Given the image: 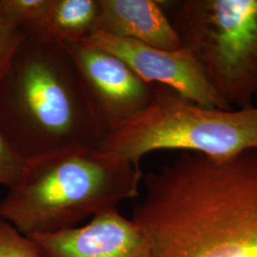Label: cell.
<instances>
[{
	"label": "cell",
	"mask_w": 257,
	"mask_h": 257,
	"mask_svg": "<svg viewBox=\"0 0 257 257\" xmlns=\"http://www.w3.org/2000/svg\"><path fill=\"white\" fill-rule=\"evenodd\" d=\"M143 182L132 219L151 257H257V150L222 160L183 153Z\"/></svg>",
	"instance_id": "6da1fadb"
},
{
	"label": "cell",
	"mask_w": 257,
	"mask_h": 257,
	"mask_svg": "<svg viewBox=\"0 0 257 257\" xmlns=\"http://www.w3.org/2000/svg\"><path fill=\"white\" fill-rule=\"evenodd\" d=\"M0 128L26 159L96 146L101 132L63 43L23 40L0 79Z\"/></svg>",
	"instance_id": "7a4b0ae2"
},
{
	"label": "cell",
	"mask_w": 257,
	"mask_h": 257,
	"mask_svg": "<svg viewBox=\"0 0 257 257\" xmlns=\"http://www.w3.org/2000/svg\"><path fill=\"white\" fill-rule=\"evenodd\" d=\"M143 177L127 159L96 146L30 158L18 183L0 200V218L26 236L73 229L138 197Z\"/></svg>",
	"instance_id": "3957f363"
},
{
	"label": "cell",
	"mask_w": 257,
	"mask_h": 257,
	"mask_svg": "<svg viewBox=\"0 0 257 257\" xmlns=\"http://www.w3.org/2000/svg\"><path fill=\"white\" fill-rule=\"evenodd\" d=\"M96 147L127 159L139 171L144 156L161 150L228 159L257 150V106L205 107L171 88L155 84L147 107L119 128L104 135Z\"/></svg>",
	"instance_id": "277c9868"
},
{
	"label": "cell",
	"mask_w": 257,
	"mask_h": 257,
	"mask_svg": "<svg viewBox=\"0 0 257 257\" xmlns=\"http://www.w3.org/2000/svg\"><path fill=\"white\" fill-rule=\"evenodd\" d=\"M171 22L229 109L255 106L257 0L172 2Z\"/></svg>",
	"instance_id": "5b68a950"
},
{
	"label": "cell",
	"mask_w": 257,
	"mask_h": 257,
	"mask_svg": "<svg viewBox=\"0 0 257 257\" xmlns=\"http://www.w3.org/2000/svg\"><path fill=\"white\" fill-rule=\"evenodd\" d=\"M101 138L144 110L155 84L140 78L119 57L87 41L65 42Z\"/></svg>",
	"instance_id": "8992f818"
},
{
	"label": "cell",
	"mask_w": 257,
	"mask_h": 257,
	"mask_svg": "<svg viewBox=\"0 0 257 257\" xmlns=\"http://www.w3.org/2000/svg\"><path fill=\"white\" fill-rule=\"evenodd\" d=\"M84 41L119 57L149 84L171 88L200 106L229 109L211 88L193 54L184 47L175 51L161 50L102 33L93 34Z\"/></svg>",
	"instance_id": "52a82bcc"
},
{
	"label": "cell",
	"mask_w": 257,
	"mask_h": 257,
	"mask_svg": "<svg viewBox=\"0 0 257 257\" xmlns=\"http://www.w3.org/2000/svg\"><path fill=\"white\" fill-rule=\"evenodd\" d=\"M28 237L46 257H151L143 230L117 209L96 214L82 227Z\"/></svg>",
	"instance_id": "ba28073f"
},
{
	"label": "cell",
	"mask_w": 257,
	"mask_h": 257,
	"mask_svg": "<svg viewBox=\"0 0 257 257\" xmlns=\"http://www.w3.org/2000/svg\"><path fill=\"white\" fill-rule=\"evenodd\" d=\"M96 33L136 40L161 50L175 51L182 47L166 15L164 1L99 0Z\"/></svg>",
	"instance_id": "9c48e42d"
},
{
	"label": "cell",
	"mask_w": 257,
	"mask_h": 257,
	"mask_svg": "<svg viewBox=\"0 0 257 257\" xmlns=\"http://www.w3.org/2000/svg\"><path fill=\"white\" fill-rule=\"evenodd\" d=\"M99 0H51L45 14L27 28V36L56 43L84 41L95 34Z\"/></svg>",
	"instance_id": "30bf717a"
},
{
	"label": "cell",
	"mask_w": 257,
	"mask_h": 257,
	"mask_svg": "<svg viewBox=\"0 0 257 257\" xmlns=\"http://www.w3.org/2000/svg\"><path fill=\"white\" fill-rule=\"evenodd\" d=\"M51 0H0V13L9 24L26 31L45 14Z\"/></svg>",
	"instance_id": "8fae6325"
},
{
	"label": "cell",
	"mask_w": 257,
	"mask_h": 257,
	"mask_svg": "<svg viewBox=\"0 0 257 257\" xmlns=\"http://www.w3.org/2000/svg\"><path fill=\"white\" fill-rule=\"evenodd\" d=\"M0 257H46L37 244L0 218Z\"/></svg>",
	"instance_id": "7c38bea8"
},
{
	"label": "cell",
	"mask_w": 257,
	"mask_h": 257,
	"mask_svg": "<svg viewBox=\"0 0 257 257\" xmlns=\"http://www.w3.org/2000/svg\"><path fill=\"white\" fill-rule=\"evenodd\" d=\"M27 159L12 146L0 128V186L8 189L18 183Z\"/></svg>",
	"instance_id": "4fadbf2b"
},
{
	"label": "cell",
	"mask_w": 257,
	"mask_h": 257,
	"mask_svg": "<svg viewBox=\"0 0 257 257\" xmlns=\"http://www.w3.org/2000/svg\"><path fill=\"white\" fill-rule=\"evenodd\" d=\"M26 37L27 35L23 30L9 24L0 13V79Z\"/></svg>",
	"instance_id": "5bb4252c"
}]
</instances>
